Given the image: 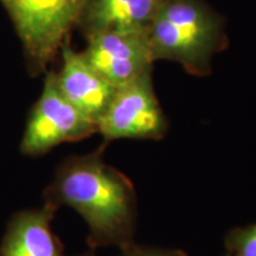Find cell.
<instances>
[{"instance_id":"1","label":"cell","mask_w":256,"mask_h":256,"mask_svg":"<svg viewBox=\"0 0 256 256\" xmlns=\"http://www.w3.org/2000/svg\"><path fill=\"white\" fill-rule=\"evenodd\" d=\"M44 204L69 206L87 223L89 248L134 243L138 220L136 188L130 178L104 159V148L63 160L43 194Z\"/></svg>"},{"instance_id":"2","label":"cell","mask_w":256,"mask_h":256,"mask_svg":"<svg viewBox=\"0 0 256 256\" xmlns=\"http://www.w3.org/2000/svg\"><path fill=\"white\" fill-rule=\"evenodd\" d=\"M147 34L154 62L174 60L196 76L209 75L224 40L222 20L200 0H164Z\"/></svg>"},{"instance_id":"3","label":"cell","mask_w":256,"mask_h":256,"mask_svg":"<svg viewBox=\"0 0 256 256\" xmlns=\"http://www.w3.org/2000/svg\"><path fill=\"white\" fill-rule=\"evenodd\" d=\"M23 46L28 69L46 72L78 26L86 0H0Z\"/></svg>"},{"instance_id":"4","label":"cell","mask_w":256,"mask_h":256,"mask_svg":"<svg viewBox=\"0 0 256 256\" xmlns=\"http://www.w3.org/2000/svg\"><path fill=\"white\" fill-rule=\"evenodd\" d=\"M168 121L156 98L152 68L116 88L110 107L98 124L104 142L119 139L160 140Z\"/></svg>"},{"instance_id":"5","label":"cell","mask_w":256,"mask_h":256,"mask_svg":"<svg viewBox=\"0 0 256 256\" xmlns=\"http://www.w3.org/2000/svg\"><path fill=\"white\" fill-rule=\"evenodd\" d=\"M94 133H98V124L64 98L55 72H48L40 98L28 113L20 152L40 156L60 144L80 142Z\"/></svg>"},{"instance_id":"6","label":"cell","mask_w":256,"mask_h":256,"mask_svg":"<svg viewBox=\"0 0 256 256\" xmlns=\"http://www.w3.org/2000/svg\"><path fill=\"white\" fill-rule=\"evenodd\" d=\"M86 38L83 56L116 88L152 68L154 63L147 30L104 31Z\"/></svg>"},{"instance_id":"7","label":"cell","mask_w":256,"mask_h":256,"mask_svg":"<svg viewBox=\"0 0 256 256\" xmlns=\"http://www.w3.org/2000/svg\"><path fill=\"white\" fill-rule=\"evenodd\" d=\"M62 66L55 72L56 84L70 104L96 124L113 100L116 87L96 70L69 40L60 48Z\"/></svg>"},{"instance_id":"8","label":"cell","mask_w":256,"mask_h":256,"mask_svg":"<svg viewBox=\"0 0 256 256\" xmlns=\"http://www.w3.org/2000/svg\"><path fill=\"white\" fill-rule=\"evenodd\" d=\"M56 210L43 204L40 209L16 212L0 244V256H66L51 222ZM78 256H96L89 249Z\"/></svg>"},{"instance_id":"9","label":"cell","mask_w":256,"mask_h":256,"mask_svg":"<svg viewBox=\"0 0 256 256\" xmlns=\"http://www.w3.org/2000/svg\"><path fill=\"white\" fill-rule=\"evenodd\" d=\"M164 0H86L78 26L84 36L147 30Z\"/></svg>"},{"instance_id":"10","label":"cell","mask_w":256,"mask_h":256,"mask_svg":"<svg viewBox=\"0 0 256 256\" xmlns=\"http://www.w3.org/2000/svg\"><path fill=\"white\" fill-rule=\"evenodd\" d=\"M224 243L229 256H256V222L232 229Z\"/></svg>"},{"instance_id":"11","label":"cell","mask_w":256,"mask_h":256,"mask_svg":"<svg viewBox=\"0 0 256 256\" xmlns=\"http://www.w3.org/2000/svg\"><path fill=\"white\" fill-rule=\"evenodd\" d=\"M119 256H188L182 249L151 247V246H140L136 242L128 247L121 249Z\"/></svg>"},{"instance_id":"12","label":"cell","mask_w":256,"mask_h":256,"mask_svg":"<svg viewBox=\"0 0 256 256\" xmlns=\"http://www.w3.org/2000/svg\"><path fill=\"white\" fill-rule=\"evenodd\" d=\"M224 256H229V255H228V254H226V255H224Z\"/></svg>"}]
</instances>
